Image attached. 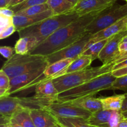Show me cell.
Listing matches in <instances>:
<instances>
[{
    "instance_id": "5b68a950",
    "label": "cell",
    "mask_w": 127,
    "mask_h": 127,
    "mask_svg": "<svg viewBox=\"0 0 127 127\" xmlns=\"http://www.w3.org/2000/svg\"><path fill=\"white\" fill-rule=\"evenodd\" d=\"M48 64L46 56L39 55H20L14 54L13 56L3 64L1 69L8 75L9 79L37 69Z\"/></svg>"
},
{
    "instance_id": "277c9868",
    "label": "cell",
    "mask_w": 127,
    "mask_h": 127,
    "mask_svg": "<svg viewBox=\"0 0 127 127\" xmlns=\"http://www.w3.org/2000/svg\"><path fill=\"white\" fill-rule=\"evenodd\" d=\"M116 79L112 73L98 76L84 84L59 94L58 102H65L87 96H94L99 92L109 90Z\"/></svg>"
},
{
    "instance_id": "f907efd6",
    "label": "cell",
    "mask_w": 127,
    "mask_h": 127,
    "mask_svg": "<svg viewBox=\"0 0 127 127\" xmlns=\"http://www.w3.org/2000/svg\"><path fill=\"white\" fill-rule=\"evenodd\" d=\"M59 127L58 124H57V125H55L51 126V127Z\"/></svg>"
},
{
    "instance_id": "f1b7e54d",
    "label": "cell",
    "mask_w": 127,
    "mask_h": 127,
    "mask_svg": "<svg viewBox=\"0 0 127 127\" xmlns=\"http://www.w3.org/2000/svg\"><path fill=\"white\" fill-rule=\"evenodd\" d=\"M109 90H119L127 92V75L116 78Z\"/></svg>"
},
{
    "instance_id": "8fae6325",
    "label": "cell",
    "mask_w": 127,
    "mask_h": 127,
    "mask_svg": "<svg viewBox=\"0 0 127 127\" xmlns=\"http://www.w3.org/2000/svg\"><path fill=\"white\" fill-rule=\"evenodd\" d=\"M126 36H127V29L120 32L108 39L98 57L103 64L112 63L113 60L119 55V44L122 39Z\"/></svg>"
},
{
    "instance_id": "60d3db41",
    "label": "cell",
    "mask_w": 127,
    "mask_h": 127,
    "mask_svg": "<svg viewBox=\"0 0 127 127\" xmlns=\"http://www.w3.org/2000/svg\"><path fill=\"white\" fill-rule=\"evenodd\" d=\"M11 118L0 115V125H5L10 122Z\"/></svg>"
},
{
    "instance_id": "52a82bcc",
    "label": "cell",
    "mask_w": 127,
    "mask_h": 127,
    "mask_svg": "<svg viewBox=\"0 0 127 127\" xmlns=\"http://www.w3.org/2000/svg\"><path fill=\"white\" fill-rule=\"evenodd\" d=\"M47 65L48 64H46L11 79L8 89V95H11L23 90L36 86L39 82L45 79L43 73Z\"/></svg>"
},
{
    "instance_id": "6f0895ef",
    "label": "cell",
    "mask_w": 127,
    "mask_h": 127,
    "mask_svg": "<svg viewBox=\"0 0 127 127\" xmlns=\"http://www.w3.org/2000/svg\"><path fill=\"white\" fill-rule=\"evenodd\" d=\"M125 120H127V118H126V119H125Z\"/></svg>"
},
{
    "instance_id": "3957f363",
    "label": "cell",
    "mask_w": 127,
    "mask_h": 127,
    "mask_svg": "<svg viewBox=\"0 0 127 127\" xmlns=\"http://www.w3.org/2000/svg\"><path fill=\"white\" fill-rule=\"evenodd\" d=\"M113 63L102 64L100 66L65 74L52 79V82L60 94L85 84L97 77L110 72L113 70Z\"/></svg>"
},
{
    "instance_id": "d6a6232c",
    "label": "cell",
    "mask_w": 127,
    "mask_h": 127,
    "mask_svg": "<svg viewBox=\"0 0 127 127\" xmlns=\"http://www.w3.org/2000/svg\"><path fill=\"white\" fill-rule=\"evenodd\" d=\"M15 26L13 24H10L9 26H7L4 30L3 31L1 34H0V40L4 39L8 37L9 36H11L14 32H16Z\"/></svg>"
},
{
    "instance_id": "6da1fadb",
    "label": "cell",
    "mask_w": 127,
    "mask_h": 127,
    "mask_svg": "<svg viewBox=\"0 0 127 127\" xmlns=\"http://www.w3.org/2000/svg\"><path fill=\"white\" fill-rule=\"evenodd\" d=\"M102 11L82 16L72 23L60 28L29 54L47 56L76 42L86 34L87 26Z\"/></svg>"
},
{
    "instance_id": "ab89813d",
    "label": "cell",
    "mask_w": 127,
    "mask_h": 127,
    "mask_svg": "<svg viewBox=\"0 0 127 127\" xmlns=\"http://www.w3.org/2000/svg\"><path fill=\"white\" fill-rule=\"evenodd\" d=\"M24 0H11L10 2L8 3L6 8H11V7L14 6L18 4H20L22 2L24 1Z\"/></svg>"
},
{
    "instance_id": "680465c9",
    "label": "cell",
    "mask_w": 127,
    "mask_h": 127,
    "mask_svg": "<svg viewBox=\"0 0 127 127\" xmlns=\"http://www.w3.org/2000/svg\"></svg>"
},
{
    "instance_id": "d590c367",
    "label": "cell",
    "mask_w": 127,
    "mask_h": 127,
    "mask_svg": "<svg viewBox=\"0 0 127 127\" xmlns=\"http://www.w3.org/2000/svg\"><path fill=\"white\" fill-rule=\"evenodd\" d=\"M112 75L115 77H120L124 76V75H127V66L123 67L120 69H116V70H113L111 72Z\"/></svg>"
},
{
    "instance_id": "816d5d0a",
    "label": "cell",
    "mask_w": 127,
    "mask_h": 127,
    "mask_svg": "<svg viewBox=\"0 0 127 127\" xmlns=\"http://www.w3.org/2000/svg\"><path fill=\"white\" fill-rule=\"evenodd\" d=\"M6 1H7V5H8V3H9V2H10V1H11V0H6Z\"/></svg>"
},
{
    "instance_id": "1f68e13d",
    "label": "cell",
    "mask_w": 127,
    "mask_h": 127,
    "mask_svg": "<svg viewBox=\"0 0 127 127\" xmlns=\"http://www.w3.org/2000/svg\"><path fill=\"white\" fill-rule=\"evenodd\" d=\"M14 48L10 46H0V54L4 58L9 59L14 54Z\"/></svg>"
},
{
    "instance_id": "681fc988",
    "label": "cell",
    "mask_w": 127,
    "mask_h": 127,
    "mask_svg": "<svg viewBox=\"0 0 127 127\" xmlns=\"http://www.w3.org/2000/svg\"><path fill=\"white\" fill-rule=\"evenodd\" d=\"M4 127H12L11 124L10 122H9V123H7V124L4 125Z\"/></svg>"
},
{
    "instance_id": "74e56055",
    "label": "cell",
    "mask_w": 127,
    "mask_h": 127,
    "mask_svg": "<svg viewBox=\"0 0 127 127\" xmlns=\"http://www.w3.org/2000/svg\"><path fill=\"white\" fill-rule=\"evenodd\" d=\"M126 59H127V52H125V54H123L121 55V56H118V57H116V58L113 60V61L112 63H113L115 65L116 64L120 63V62H122V61H125V60Z\"/></svg>"
},
{
    "instance_id": "7c38bea8",
    "label": "cell",
    "mask_w": 127,
    "mask_h": 127,
    "mask_svg": "<svg viewBox=\"0 0 127 127\" xmlns=\"http://www.w3.org/2000/svg\"><path fill=\"white\" fill-rule=\"evenodd\" d=\"M117 0H79L72 11L80 16L104 10L115 4Z\"/></svg>"
},
{
    "instance_id": "d6986e66",
    "label": "cell",
    "mask_w": 127,
    "mask_h": 127,
    "mask_svg": "<svg viewBox=\"0 0 127 127\" xmlns=\"http://www.w3.org/2000/svg\"><path fill=\"white\" fill-rule=\"evenodd\" d=\"M113 110H100L92 113L87 122L90 125L98 127H107Z\"/></svg>"
},
{
    "instance_id": "9a60e30c",
    "label": "cell",
    "mask_w": 127,
    "mask_h": 127,
    "mask_svg": "<svg viewBox=\"0 0 127 127\" xmlns=\"http://www.w3.org/2000/svg\"><path fill=\"white\" fill-rule=\"evenodd\" d=\"M52 16H54V14L50 9L44 13L36 15L20 16L14 14V16L12 18V23L15 26L16 31L18 32L27 27L37 24Z\"/></svg>"
},
{
    "instance_id": "83f0119b",
    "label": "cell",
    "mask_w": 127,
    "mask_h": 127,
    "mask_svg": "<svg viewBox=\"0 0 127 127\" xmlns=\"http://www.w3.org/2000/svg\"><path fill=\"white\" fill-rule=\"evenodd\" d=\"M47 0H24V1L22 2L20 4H18L14 6L11 7V9L13 11L14 14L18 12L21 11L22 10L29 8V7L37 5V4H44V3H47Z\"/></svg>"
},
{
    "instance_id": "db71d44e",
    "label": "cell",
    "mask_w": 127,
    "mask_h": 127,
    "mask_svg": "<svg viewBox=\"0 0 127 127\" xmlns=\"http://www.w3.org/2000/svg\"><path fill=\"white\" fill-rule=\"evenodd\" d=\"M58 125H59V127H64V126L61 125H59V124H58Z\"/></svg>"
},
{
    "instance_id": "4fadbf2b",
    "label": "cell",
    "mask_w": 127,
    "mask_h": 127,
    "mask_svg": "<svg viewBox=\"0 0 127 127\" xmlns=\"http://www.w3.org/2000/svg\"><path fill=\"white\" fill-rule=\"evenodd\" d=\"M58 96L59 92L52 79H43L35 86L34 97L47 104L57 102Z\"/></svg>"
},
{
    "instance_id": "7402d4cb",
    "label": "cell",
    "mask_w": 127,
    "mask_h": 127,
    "mask_svg": "<svg viewBox=\"0 0 127 127\" xmlns=\"http://www.w3.org/2000/svg\"><path fill=\"white\" fill-rule=\"evenodd\" d=\"M102 104L103 110H121L123 100L125 98V94L115 95L109 97H99Z\"/></svg>"
},
{
    "instance_id": "c3c4849f",
    "label": "cell",
    "mask_w": 127,
    "mask_h": 127,
    "mask_svg": "<svg viewBox=\"0 0 127 127\" xmlns=\"http://www.w3.org/2000/svg\"><path fill=\"white\" fill-rule=\"evenodd\" d=\"M122 114L123 117V119H126V118H127V110L124 111V112H122Z\"/></svg>"
},
{
    "instance_id": "b9f144b4",
    "label": "cell",
    "mask_w": 127,
    "mask_h": 127,
    "mask_svg": "<svg viewBox=\"0 0 127 127\" xmlns=\"http://www.w3.org/2000/svg\"><path fill=\"white\" fill-rule=\"evenodd\" d=\"M127 110V93L125 94V98L123 100V105H122V108H121V112H124Z\"/></svg>"
},
{
    "instance_id": "8d00e7d4",
    "label": "cell",
    "mask_w": 127,
    "mask_h": 127,
    "mask_svg": "<svg viewBox=\"0 0 127 127\" xmlns=\"http://www.w3.org/2000/svg\"><path fill=\"white\" fill-rule=\"evenodd\" d=\"M0 14L7 18H12L14 15V13L12 9L9 8H0Z\"/></svg>"
},
{
    "instance_id": "ac0fdd59",
    "label": "cell",
    "mask_w": 127,
    "mask_h": 127,
    "mask_svg": "<svg viewBox=\"0 0 127 127\" xmlns=\"http://www.w3.org/2000/svg\"><path fill=\"white\" fill-rule=\"evenodd\" d=\"M72 59H62L55 62L51 64H48L44 71V79H54L58 77L60 74L65 68L67 67L73 61Z\"/></svg>"
},
{
    "instance_id": "ba28073f",
    "label": "cell",
    "mask_w": 127,
    "mask_h": 127,
    "mask_svg": "<svg viewBox=\"0 0 127 127\" xmlns=\"http://www.w3.org/2000/svg\"><path fill=\"white\" fill-rule=\"evenodd\" d=\"M92 35L87 33L80 39L72 44L59 50L56 52L46 56L48 64H51L55 62L62 59H75L80 56L85 51V47L91 39Z\"/></svg>"
},
{
    "instance_id": "ee69618b",
    "label": "cell",
    "mask_w": 127,
    "mask_h": 127,
    "mask_svg": "<svg viewBox=\"0 0 127 127\" xmlns=\"http://www.w3.org/2000/svg\"><path fill=\"white\" fill-rule=\"evenodd\" d=\"M117 127H127V121L123 119L120 122L117 126Z\"/></svg>"
},
{
    "instance_id": "7bdbcfd3",
    "label": "cell",
    "mask_w": 127,
    "mask_h": 127,
    "mask_svg": "<svg viewBox=\"0 0 127 127\" xmlns=\"http://www.w3.org/2000/svg\"><path fill=\"white\" fill-rule=\"evenodd\" d=\"M4 96H8V89H0V98L4 97Z\"/></svg>"
},
{
    "instance_id": "11a10c76",
    "label": "cell",
    "mask_w": 127,
    "mask_h": 127,
    "mask_svg": "<svg viewBox=\"0 0 127 127\" xmlns=\"http://www.w3.org/2000/svg\"><path fill=\"white\" fill-rule=\"evenodd\" d=\"M4 127V125H0V127Z\"/></svg>"
},
{
    "instance_id": "603a6c76",
    "label": "cell",
    "mask_w": 127,
    "mask_h": 127,
    "mask_svg": "<svg viewBox=\"0 0 127 127\" xmlns=\"http://www.w3.org/2000/svg\"><path fill=\"white\" fill-rule=\"evenodd\" d=\"M47 4L54 15H60L69 13L74 8L67 0H47Z\"/></svg>"
},
{
    "instance_id": "f6af8a7d",
    "label": "cell",
    "mask_w": 127,
    "mask_h": 127,
    "mask_svg": "<svg viewBox=\"0 0 127 127\" xmlns=\"http://www.w3.org/2000/svg\"><path fill=\"white\" fill-rule=\"evenodd\" d=\"M10 123L11 124L12 127H23L21 125H20L19 123H17L16 121H14V120L12 119L11 118V120H10Z\"/></svg>"
},
{
    "instance_id": "5bb4252c",
    "label": "cell",
    "mask_w": 127,
    "mask_h": 127,
    "mask_svg": "<svg viewBox=\"0 0 127 127\" xmlns=\"http://www.w3.org/2000/svg\"><path fill=\"white\" fill-rule=\"evenodd\" d=\"M127 16H126L125 18H123L119 21L112 24L110 26L98 32L97 33L95 34H93L91 39L88 42V43L85 46V50H86L92 45L98 42V41L110 38L112 36L118 34L120 32L122 31L125 29H127Z\"/></svg>"
},
{
    "instance_id": "4dcf8cb0",
    "label": "cell",
    "mask_w": 127,
    "mask_h": 127,
    "mask_svg": "<svg viewBox=\"0 0 127 127\" xmlns=\"http://www.w3.org/2000/svg\"><path fill=\"white\" fill-rule=\"evenodd\" d=\"M10 79L2 69L0 70V89H8Z\"/></svg>"
},
{
    "instance_id": "e575fe53",
    "label": "cell",
    "mask_w": 127,
    "mask_h": 127,
    "mask_svg": "<svg viewBox=\"0 0 127 127\" xmlns=\"http://www.w3.org/2000/svg\"><path fill=\"white\" fill-rule=\"evenodd\" d=\"M118 51H119V55L118 56H121L127 52V36L123 37L120 42L119 46H118Z\"/></svg>"
},
{
    "instance_id": "8992f818",
    "label": "cell",
    "mask_w": 127,
    "mask_h": 127,
    "mask_svg": "<svg viewBox=\"0 0 127 127\" xmlns=\"http://www.w3.org/2000/svg\"><path fill=\"white\" fill-rule=\"evenodd\" d=\"M127 16V3L123 5L114 4L101 11L87 26L85 32L95 34Z\"/></svg>"
},
{
    "instance_id": "30bf717a",
    "label": "cell",
    "mask_w": 127,
    "mask_h": 127,
    "mask_svg": "<svg viewBox=\"0 0 127 127\" xmlns=\"http://www.w3.org/2000/svg\"><path fill=\"white\" fill-rule=\"evenodd\" d=\"M22 109L29 110L28 97L19 98L8 95L0 98V115L11 118L14 113Z\"/></svg>"
},
{
    "instance_id": "9f6ffc18",
    "label": "cell",
    "mask_w": 127,
    "mask_h": 127,
    "mask_svg": "<svg viewBox=\"0 0 127 127\" xmlns=\"http://www.w3.org/2000/svg\"><path fill=\"white\" fill-rule=\"evenodd\" d=\"M123 1H126L127 3V0H123Z\"/></svg>"
},
{
    "instance_id": "4316f807",
    "label": "cell",
    "mask_w": 127,
    "mask_h": 127,
    "mask_svg": "<svg viewBox=\"0 0 127 127\" xmlns=\"http://www.w3.org/2000/svg\"><path fill=\"white\" fill-rule=\"evenodd\" d=\"M48 9H49L48 4L46 3L41 4H37V5L29 7V8H26V9L22 10L18 13H16V15H20V16H32L36 15V14H41V13H44Z\"/></svg>"
},
{
    "instance_id": "484cf974",
    "label": "cell",
    "mask_w": 127,
    "mask_h": 127,
    "mask_svg": "<svg viewBox=\"0 0 127 127\" xmlns=\"http://www.w3.org/2000/svg\"><path fill=\"white\" fill-rule=\"evenodd\" d=\"M108 39L102 40V41H98V42H96V43L92 45L91 46H90L89 48L87 49L86 50H85V51L82 53L81 55L89 56V57H91L92 61H95V59H98L100 53V52L102 51V49L103 48L105 45L106 43L107 42ZM81 55H80V56H81Z\"/></svg>"
},
{
    "instance_id": "bcb514c9",
    "label": "cell",
    "mask_w": 127,
    "mask_h": 127,
    "mask_svg": "<svg viewBox=\"0 0 127 127\" xmlns=\"http://www.w3.org/2000/svg\"><path fill=\"white\" fill-rule=\"evenodd\" d=\"M7 7L6 0H0V8H6Z\"/></svg>"
},
{
    "instance_id": "f546056e",
    "label": "cell",
    "mask_w": 127,
    "mask_h": 127,
    "mask_svg": "<svg viewBox=\"0 0 127 127\" xmlns=\"http://www.w3.org/2000/svg\"><path fill=\"white\" fill-rule=\"evenodd\" d=\"M122 120H123V117L121 110H113L107 127H117Z\"/></svg>"
},
{
    "instance_id": "d4e9b609",
    "label": "cell",
    "mask_w": 127,
    "mask_h": 127,
    "mask_svg": "<svg viewBox=\"0 0 127 127\" xmlns=\"http://www.w3.org/2000/svg\"><path fill=\"white\" fill-rule=\"evenodd\" d=\"M57 124L65 127H90L86 120L79 118L56 117Z\"/></svg>"
},
{
    "instance_id": "44dd1931",
    "label": "cell",
    "mask_w": 127,
    "mask_h": 127,
    "mask_svg": "<svg viewBox=\"0 0 127 127\" xmlns=\"http://www.w3.org/2000/svg\"><path fill=\"white\" fill-rule=\"evenodd\" d=\"M37 46V40L35 37H19L16 42L14 51L16 54L20 55H26Z\"/></svg>"
},
{
    "instance_id": "ffe728a7",
    "label": "cell",
    "mask_w": 127,
    "mask_h": 127,
    "mask_svg": "<svg viewBox=\"0 0 127 127\" xmlns=\"http://www.w3.org/2000/svg\"><path fill=\"white\" fill-rule=\"evenodd\" d=\"M92 62V60L91 57L87 56L81 55L73 60L70 65L60 74L59 77L65 75V74H70V73L80 71V70L87 69L90 65Z\"/></svg>"
},
{
    "instance_id": "2e32d148",
    "label": "cell",
    "mask_w": 127,
    "mask_h": 127,
    "mask_svg": "<svg viewBox=\"0 0 127 127\" xmlns=\"http://www.w3.org/2000/svg\"><path fill=\"white\" fill-rule=\"evenodd\" d=\"M29 114L36 127H49L57 124L56 117L44 108L29 110Z\"/></svg>"
},
{
    "instance_id": "f5cc1de1",
    "label": "cell",
    "mask_w": 127,
    "mask_h": 127,
    "mask_svg": "<svg viewBox=\"0 0 127 127\" xmlns=\"http://www.w3.org/2000/svg\"><path fill=\"white\" fill-rule=\"evenodd\" d=\"M89 127H96V126H93V125H89Z\"/></svg>"
},
{
    "instance_id": "9c48e42d",
    "label": "cell",
    "mask_w": 127,
    "mask_h": 127,
    "mask_svg": "<svg viewBox=\"0 0 127 127\" xmlns=\"http://www.w3.org/2000/svg\"><path fill=\"white\" fill-rule=\"evenodd\" d=\"M44 109L55 117L79 118L87 120L92 114L89 111L73 105L69 102H53L46 105Z\"/></svg>"
},
{
    "instance_id": "cb8c5ba5",
    "label": "cell",
    "mask_w": 127,
    "mask_h": 127,
    "mask_svg": "<svg viewBox=\"0 0 127 127\" xmlns=\"http://www.w3.org/2000/svg\"><path fill=\"white\" fill-rule=\"evenodd\" d=\"M11 118L23 127H36L29 114V110H19L13 115Z\"/></svg>"
},
{
    "instance_id": "f35d334b",
    "label": "cell",
    "mask_w": 127,
    "mask_h": 127,
    "mask_svg": "<svg viewBox=\"0 0 127 127\" xmlns=\"http://www.w3.org/2000/svg\"><path fill=\"white\" fill-rule=\"evenodd\" d=\"M127 66V59L125 60V61H122V62H120V63L116 64L113 65V70H116V69H120V68H122L123 67H125Z\"/></svg>"
},
{
    "instance_id": "e0dca14e",
    "label": "cell",
    "mask_w": 127,
    "mask_h": 127,
    "mask_svg": "<svg viewBox=\"0 0 127 127\" xmlns=\"http://www.w3.org/2000/svg\"><path fill=\"white\" fill-rule=\"evenodd\" d=\"M65 102H69L73 105L89 111L91 113L103 109L100 98L94 96H87Z\"/></svg>"
},
{
    "instance_id": "836d02e7",
    "label": "cell",
    "mask_w": 127,
    "mask_h": 127,
    "mask_svg": "<svg viewBox=\"0 0 127 127\" xmlns=\"http://www.w3.org/2000/svg\"><path fill=\"white\" fill-rule=\"evenodd\" d=\"M12 23V18H7L0 14V34L3 31Z\"/></svg>"
},
{
    "instance_id": "7dc6e473",
    "label": "cell",
    "mask_w": 127,
    "mask_h": 127,
    "mask_svg": "<svg viewBox=\"0 0 127 127\" xmlns=\"http://www.w3.org/2000/svg\"><path fill=\"white\" fill-rule=\"evenodd\" d=\"M67 1L69 2V3H70L72 4L73 6H74L78 3V1H79V0H67Z\"/></svg>"
},
{
    "instance_id": "7a4b0ae2",
    "label": "cell",
    "mask_w": 127,
    "mask_h": 127,
    "mask_svg": "<svg viewBox=\"0 0 127 127\" xmlns=\"http://www.w3.org/2000/svg\"><path fill=\"white\" fill-rule=\"evenodd\" d=\"M79 17L80 16L72 11L64 14L52 16L37 24L19 31V36L35 37L38 46L56 31L72 23Z\"/></svg>"
}]
</instances>
